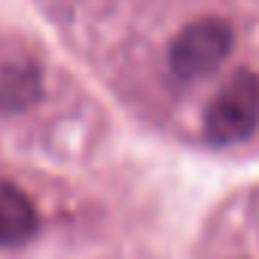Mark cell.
<instances>
[{"instance_id":"1","label":"cell","mask_w":259,"mask_h":259,"mask_svg":"<svg viewBox=\"0 0 259 259\" xmlns=\"http://www.w3.org/2000/svg\"><path fill=\"white\" fill-rule=\"evenodd\" d=\"M259 128V73L235 70L207 101L201 116V135L210 147H235L253 138Z\"/></svg>"},{"instance_id":"2","label":"cell","mask_w":259,"mask_h":259,"mask_svg":"<svg viewBox=\"0 0 259 259\" xmlns=\"http://www.w3.org/2000/svg\"><path fill=\"white\" fill-rule=\"evenodd\" d=\"M232 25L217 16H204L177 31L168 46V70L180 82H198L220 70V64L232 55Z\"/></svg>"},{"instance_id":"3","label":"cell","mask_w":259,"mask_h":259,"mask_svg":"<svg viewBox=\"0 0 259 259\" xmlns=\"http://www.w3.org/2000/svg\"><path fill=\"white\" fill-rule=\"evenodd\" d=\"M40 229V213L31 195L13 180L0 177V247H22Z\"/></svg>"},{"instance_id":"4","label":"cell","mask_w":259,"mask_h":259,"mask_svg":"<svg viewBox=\"0 0 259 259\" xmlns=\"http://www.w3.org/2000/svg\"><path fill=\"white\" fill-rule=\"evenodd\" d=\"M40 98V67L34 61L0 64V113L28 110Z\"/></svg>"}]
</instances>
